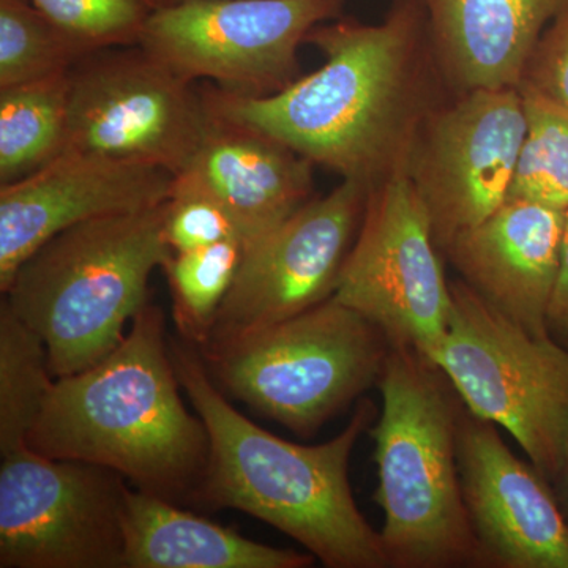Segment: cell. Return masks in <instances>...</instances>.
Instances as JSON below:
<instances>
[{
  "label": "cell",
  "mask_w": 568,
  "mask_h": 568,
  "mask_svg": "<svg viewBox=\"0 0 568 568\" xmlns=\"http://www.w3.org/2000/svg\"><path fill=\"white\" fill-rule=\"evenodd\" d=\"M70 71L0 89V185L21 181L65 149Z\"/></svg>",
  "instance_id": "obj_20"
},
{
  "label": "cell",
  "mask_w": 568,
  "mask_h": 568,
  "mask_svg": "<svg viewBox=\"0 0 568 568\" xmlns=\"http://www.w3.org/2000/svg\"><path fill=\"white\" fill-rule=\"evenodd\" d=\"M156 6L159 7H168L174 6V3L183 2V0H155Z\"/></svg>",
  "instance_id": "obj_30"
},
{
  "label": "cell",
  "mask_w": 568,
  "mask_h": 568,
  "mask_svg": "<svg viewBox=\"0 0 568 568\" xmlns=\"http://www.w3.org/2000/svg\"><path fill=\"white\" fill-rule=\"evenodd\" d=\"M313 168L282 142L212 115L200 149L181 174L227 209L245 250L313 200Z\"/></svg>",
  "instance_id": "obj_17"
},
{
  "label": "cell",
  "mask_w": 568,
  "mask_h": 568,
  "mask_svg": "<svg viewBox=\"0 0 568 568\" xmlns=\"http://www.w3.org/2000/svg\"><path fill=\"white\" fill-rule=\"evenodd\" d=\"M567 0H422L437 69L457 93L519 89Z\"/></svg>",
  "instance_id": "obj_18"
},
{
  "label": "cell",
  "mask_w": 568,
  "mask_h": 568,
  "mask_svg": "<svg viewBox=\"0 0 568 568\" xmlns=\"http://www.w3.org/2000/svg\"><path fill=\"white\" fill-rule=\"evenodd\" d=\"M450 290L446 335L426 357L466 409L506 429L551 484L568 447V347L530 334L463 280Z\"/></svg>",
  "instance_id": "obj_7"
},
{
  "label": "cell",
  "mask_w": 568,
  "mask_h": 568,
  "mask_svg": "<svg viewBox=\"0 0 568 568\" xmlns=\"http://www.w3.org/2000/svg\"><path fill=\"white\" fill-rule=\"evenodd\" d=\"M458 466L484 568H568V523L551 484L510 450L499 426L466 407Z\"/></svg>",
  "instance_id": "obj_14"
},
{
  "label": "cell",
  "mask_w": 568,
  "mask_h": 568,
  "mask_svg": "<svg viewBox=\"0 0 568 568\" xmlns=\"http://www.w3.org/2000/svg\"><path fill=\"white\" fill-rule=\"evenodd\" d=\"M525 132L519 89L457 93L426 115L406 173L440 252L507 203Z\"/></svg>",
  "instance_id": "obj_12"
},
{
  "label": "cell",
  "mask_w": 568,
  "mask_h": 568,
  "mask_svg": "<svg viewBox=\"0 0 568 568\" xmlns=\"http://www.w3.org/2000/svg\"><path fill=\"white\" fill-rule=\"evenodd\" d=\"M89 52L133 47L159 9L155 0H29Z\"/></svg>",
  "instance_id": "obj_25"
},
{
  "label": "cell",
  "mask_w": 568,
  "mask_h": 568,
  "mask_svg": "<svg viewBox=\"0 0 568 568\" xmlns=\"http://www.w3.org/2000/svg\"><path fill=\"white\" fill-rule=\"evenodd\" d=\"M173 250L164 203L77 224L18 268L2 302L47 347L52 376L77 375L122 342L149 304V280Z\"/></svg>",
  "instance_id": "obj_5"
},
{
  "label": "cell",
  "mask_w": 568,
  "mask_h": 568,
  "mask_svg": "<svg viewBox=\"0 0 568 568\" xmlns=\"http://www.w3.org/2000/svg\"><path fill=\"white\" fill-rule=\"evenodd\" d=\"M181 386L207 428L211 452L192 507L244 511L294 538L328 568H388L379 530L355 504L349 463L375 422L362 399L334 439L301 446L265 432L231 405L200 351L170 338Z\"/></svg>",
  "instance_id": "obj_2"
},
{
  "label": "cell",
  "mask_w": 568,
  "mask_h": 568,
  "mask_svg": "<svg viewBox=\"0 0 568 568\" xmlns=\"http://www.w3.org/2000/svg\"><path fill=\"white\" fill-rule=\"evenodd\" d=\"M54 379L40 336L0 302V454L28 444Z\"/></svg>",
  "instance_id": "obj_21"
},
{
  "label": "cell",
  "mask_w": 568,
  "mask_h": 568,
  "mask_svg": "<svg viewBox=\"0 0 568 568\" xmlns=\"http://www.w3.org/2000/svg\"><path fill=\"white\" fill-rule=\"evenodd\" d=\"M345 0H183L159 7L140 47L186 81L267 97L301 78L298 51Z\"/></svg>",
  "instance_id": "obj_8"
},
{
  "label": "cell",
  "mask_w": 568,
  "mask_h": 568,
  "mask_svg": "<svg viewBox=\"0 0 568 568\" xmlns=\"http://www.w3.org/2000/svg\"><path fill=\"white\" fill-rule=\"evenodd\" d=\"M129 481L26 446L0 454V568H122Z\"/></svg>",
  "instance_id": "obj_11"
},
{
  "label": "cell",
  "mask_w": 568,
  "mask_h": 568,
  "mask_svg": "<svg viewBox=\"0 0 568 568\" xmlns=\"http://www.w3.org/2000/svg\"><path fill=\"white\" fill-rule=\"evenodd\" d=\"M548 332L559 342L568 338V209L560 242L558 275L548 306Z\"/></svg>",
  "instance_id": "obj_28"
},
{
  "label": "cell",
  "mask_w": 568,
  "mask_h": 568,
  "mask_svg": "<svg viewBox=\"0 0 568 568\" xmlns=\"http://www.w3.org/2000/svg\"><path fill=\"white\" fill-rule=\"evenodd\" d=\"M242 257L244 245L230 239L204 248L173 253L163 265L173 297L175 327L181 338L197 349L211 336Z\"/></svg>",
  "instance_id": "obj_22"
},
{
  "label": "cell",
  "mask_w": 568,
  "mask_h": 568,
  "mask_svg": "<svg viewBox=\"0 0 568 568\" xmlns=\"http://www.w3.org/2000/svg\"><path fill=\"white\" fill-rule=\"evenodd\" d=\"M174 178L155 164L71 151L0 185V293L54 235L103 216L156 207L170 197Z\"/></svg>",
  "instance_id": "obj_15"
},
{
  "label": "cell",
  "mask_w": 568,
  "mask_h": 568,
  "mask_svg": "<svg viewBox=\"0 0 568 568\" xmlns=\"http://www.w3.org/2000/svg\"><path fill=\"white\" fill-rule=\"evenodd\" d=\"M306 43L324 55L320 69L267 97L205 84L207 110L369 189L406 170L422 123L440 103L422 0H396L379 24L324 22Z\"/></svg>",
  "instance_id": "obj_1"
},
{
  "label": "cell",
  "mask_w": 568,
  "mask_h": 568,
  "mask_svg": "<svg viewBox=\"0 0 568 568\" xmlns=\"http://www.w3.org/2000/svg\"><path fill=\"white\" fill-rule=\"evenodd\" d=\"M521 85L568 106V0L541 33Z\"/></svg>",
  "instance_id": "obj_27"
},
{
  "label": "cell",
  "mask_w": 568,
  "mask_h": 568,
  "mask_svg": "<svg viewBox=\"0 0 568 568\" xmlns=\"http://www.w3.org/2000/svg\"><path fill=\"white\" fill-rule=\"evenodd\" d=\"M551 487L556 499H558L560 510H562L568 523V447L566 455H564L562 465L559 467V473L552 478Z\"/></svg>",
  "instance_id": "obj_29"
},
{
  "label": "cell",
  "mask_w": 568,
  "mask_h": 568,
  "mask_svg": "<svg viewBox=\"0 0 568 568\" xmlns=\"http://www.w3.org/2000/svg\"><path fill=\"white\" fill-rule=\"evenodd\" d=\"M211 123L201 89L140 44L93 51L70 70L63 152L136 160L179 175Z\"/></svg>",
  "instance_id": "obj_9"
},
{
  "label": "cell",
  "mask_w": 568,
  "mask_h": 568,
  "mask_svg": "<svg viewBox=\"0 0 568 568\" xmlns=\"http://www.w3.org/2000/svg\"><path fill=\"white\" fill-rule=\"evenodd\" d=\"M440 253L420 196L398 171L369 190L334 297L379 327L392 347L428 355L452 312Z\"/></svg>",
  "instance_id": "obj_10"
},
{
  "label": "cell",
  "mask_w": 568,
  "mask_h": 568,
  "mask_svg": "<svg viewBox=\"0 0 568 568\" xmlns=\"http://www.w3.org/2000/svg\"><path fill=\"white\" fill-rule=\"evenodd\" d=\"M564 345H566L568 347V338L567 339H564Z\"/></svg>",
  "instance_id": "obj_31"
},
{
  "label": "cell",
  "mask_w": 568,
  "mask_h": 568,
  "mask_svg": "<svg viewBox=\"0 0 568 568\" xmlns=\"http://www.w3.org/2000/svg\"><path fill=\"white\" fill-rule=\"evenodd\" d=\"M377 388L383 409L368 433L388 568H484L459 477L457 390L413 347H392Z\"/></svg>",
  "instance_id": "obj_4"
},
{
  "label": "cell",
  "mask_w": 568,
  "mask_h": 568,
  "mask_svg": "<svg viewBox=\"0 0 568 568\" xmlns=\"http://www.w3.org/2000/svg\"><path fill=\"white\" fill-rule=\"evenodd\" d=\"M526 132L508 201L568 209V106L519 85Z\"/></svg>",
  "instance_id": "obj_23"
},
{
  "label": "cell",
  "mask_w": 568,
  "mask_h": 568,
  "mask_svg": "<svg viewBox=\"0 0 568 568\" xmlns=\"http://www.w3.org/2000/svg\"><path fill=\"white\" fill-rule=\"evenodd\" d=\"M166 317L148 304L99 364L58 377L28 437L43 457L108 467L134 489L192 506L207 469L203 418L183 405Z\"/></svg>",
  "instance_id": "obj_3"
},
{
  "label": "cell",
  "mask_w": 568,
  "mask_h": 568,
  "mask_svg": "<svg viewBox=\"0 0 568 568\" xmlns=\"http://www.w3.org/2000/svg\"><path fill=\"white\" fill-rule=\"evenodd\" d=\"M164 237L173 253L204 248L230 239L241 241L227 209L185 174L175 175L170 197L164 201Z\"/></svg>",
  "instance_id": "obj_26"
},
{
  "label": "cell",
  "mask_w": 568,
  "mask_h": 568,
  "mask_svg": "<svg viewBox=\"0 0 568 568\" xmlns=\"http://www.w3.org/2000/svg\"><path fill=\"white\" fill-rule=\"evenodd\" d=\"M566 211L507 201L444 250L463 282L530 334L549 335Z\"/></svg>",
  "instance_id": "obj_16"
},
{
  "label": "cell",
  "mask_w": 568,
  "mask_h": 568,
  "mask_svg": "<svg viewBox=\"0 0 568 568\" xmlns=\"http://www.w3.org/2000/svg\"><path fill=\"white\" fill-rule=\"evenodd\" d=\"M88 54L29 0H0V89L67 73Z\"/></svg>",
  "instance_id": "obj_24"
},
{
  "label": "cell",
  "mask_w": 568,
  "mask_h": 568,
  "mask_svg": "<svg viewBox=\"0 0 568 568\" xmlns=\"http://www.w3.org/2000/svg\"><path fill=\"white\" fill-rule=\"evenodd\" d=\"M390 351L379 327L331 297L200 354L224 395L308 437L377 387Z\"/></svg>",
  "instance_id": "obj_6"
},
{
  "label": "cell",
  "mask_w": 568,
  "mask_h": 568,
  "mask_svg": "<svg viewBox=\"0 0 568 568\" xmlns=\"http://www.w3.org/2000/svg\"><path fill=\"white\" fill-rule=\"evenodd\" d=\"M122 568H308L310 552L268 547L178 504L126 489Z\"/></svg>",
  "instance_id": "obj_19"
},
{
  "label": "cell",
  "mask_w": 568,
  "mask_h": 568,
  "mask_svg": "<svg viewBox=\"0 0 568 568\" xmlns=\"http://www.w3.org/2000/svg\"><path fill=\"white\" fill-rule=\"evenodd\" d=\"M369 190L343 179L246 246L211 336L196 349H219L334 297Z\"/></svg>",
  "instance_id": "obj_13"
}]
</instances>
